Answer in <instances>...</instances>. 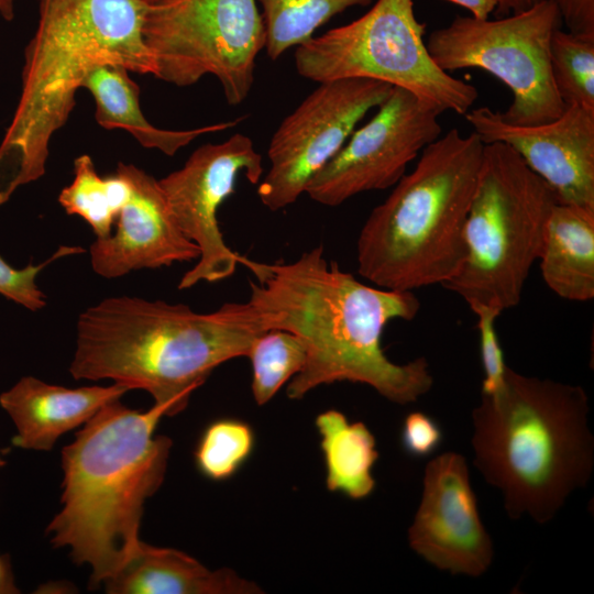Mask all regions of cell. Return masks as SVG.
I'll return each instance as SVG.
<instances>
[{
	"label": "cell",
	"mask_w": 594,
	"mask_h": 594,
	"mask_svg": "<svg viewBox=\"0 0 594 594\" xmlns=\"http://www.w3.org/2000/svg\"><path fill=\"white\" fill-rule=\"evenodd\" d=\"M442 440L438 424L421 411L410 413L402 429V444L413 457H426L433 452Z\"/></svg>",
	"instance_id": "29"
},
{
	"label": "cell",
	"mask_w": 594,
	"mask_h": 594,
	"mask_svg": "<svg viewBox=\"0 0 594 594\" xmlns=\"http://www.w3.org/2000/svg\"><path fill=\"white\" fill-rule=\"evenodd\" d=\"M327 470L326 485L352 499L372 494V469L378 459L376 441L361 421L350 422L341 411L326 410L316 418Z\"/></svg>",
	"instance_id": "21"
},
{
	"label": "cell",
	"mask_w": 594,
	"mask_h": 594,
	"mask_svg": "<svg viewBox=\"0 0 594 594\" xmlns=\"http://www.w3.org/2000/svg\"><path fill=\"white\" fill-rule=\"evenodd\" d=\"M484 143L451 129L428 144L415 168L365 220L359 274L377 287L413 292L443 285L461 270L465 223Z\"/></svg>",
	"instance_id": "6"
},
{
	"label": "cell",
	"mask_w": 594,
	"mask_h": 594,
	"mask_svg": "<svg viewBox=\"0 0 594 594\" xmlns=\"http://www.w3.org/2000/svg\"><path fill=\"white\" fill-rule=\"evenodd\" d=\"M141 1H143L145 4L150 6V4H155V3L160 2L161 0H141Z\"/></svg>",
	"instance_id": "35"
},
{
	"label": "cell",
	"mask_w": 594,
	"mask_h": 594,
	"mask_svg": "<svg viewBox=\"0 0 594 594\" xmlns=\"http://www.w3.org/2000/svg\"><path fill=\"white\" fill-rule=\"evenodd\" d=\"M16 0H0V19L12 21L15 12Z\"/></svg>",
	"instance_id": "34"
},
{
	"label": "cell",
	"mask_w": 594,
	"mask_h": 594,
	"mask_svg": "<svg viewBox=\"0 0 594 594\" xmlns=\"http://www.w3.org/2000/svg\"><path fill=\"white\" fill-rule=\"evenodd\" d=\"M254 432L238 419H219L204 430L195 450L198 471L212 481L234 475L251 455Z\"/></svg>",
	"instance_id": "26"
},
{
	"label": "cell",
	"mask_w": 594,
	"mask_h": 594,
	"mask_svg": "<svg viewBox=\"0 0 594 594\" xmlns=\"http://www.w3.org/2000/svg\"><path fill=\"white\" fill-rule=\"evenodd\" d=\"M542 0H497L498 4L495 10L497 16H505L514 13L522 12Z\"/></svg>",
	"instance_id": "32"
},
{
	"label": "cell",
	"mask_w": 594,
	"mask_h": 594,
	"mask_svg": "<svg viewBox=\"0 0 594 594\" xmlns=\"http://www.w3.org/2000/svg\"><path fill=\"white\" fill-rule=\"evenodd\" d=\"M6 464L4 460L2 459V455L0 454V468H2Z\"/></svg>",
	"instance_id": "36"
},
{
	"label": "cell",
	"mask_w": 594,
	"mask_h": 594,
	"mask_svg": "<svg viewBox=\"0 0 594 594\" xmlns=\"http://www.w3.org/2000/svg\"><path fill=\"white\" fill-rule=\"evenodd\" d=\"M588 397L582 386L507 367L494 394L472 411L474 465L498 488L512 519L554 518L594 468Z\"/></svg>",
	"instance_id": "5"
},
{
	"label": "cell",
	"mask_w": 594,
	"mask_h": 594,
	"mask_svg": "<svg viewBox=\"0 0 594 594\" xmlns=\"http://www.w3.org/2000/svg\"><path fill=\"white\" fill-rule=\"evenodd\" d=\"M19 593L8 556H0V594Z\"/></svg>",
	"instance_id": "33"
},
{
	"label": "cell",
	"mask_w": 594,
	"mask_h": 594,
	"mask_svg": "<svg viewBox=\"0 0 594 594\" xmlns=\"http://www.w3.org/2000/svg\"><path fill=\"white\" fill-rule=\"evenodd\" d=\"M263 173L262 155L252 140L235 133L221 143L201 145L182 168L158 180L179 229L200 251L198 262L180 278L179 289L222 280L235 272L240 255L224 242L218 210L234 193L240 174L258 184Z\"/></svg>",
	"instance_id": "13"
},
{
	"label": "cell",
	"mask_w": 594,
	"mask_h": 594,
	"mask_svg": "<svg viewBox=\"0 0 594 594\" xmlns=\"http://www.w3.org/2000/svg\"><path fill=\"white\" fill-rule=\"evenodd\" d=\"M568 31L594 35V0H551Z\"/></svg>",
	"instance_id": "30"
},
{
	"label": "cell",
	"mask_w": 594,
	"mask_h": 594,
	"mask_svg": "<svg viewBox=\"0 0 594 594\" xmlns=\"http://www.w3.org/2000/svg\"><path fill=\"white\" fill-rule=\"evenodd\" d=\"M146 8L141 0H38L20 98L0 142V206L44 175L51 139L96 67L117 64L155 76L143 35Z\"/></svg>",
	"instance_id": "4"
},
{
	"label": "cell",
	"mask_w": 594,
	"mask_h": 594,
	"mask_svg": "<svg viewBox=\"0 0 594 594\" xmlns=\"http://www.w3.org/2000/svg\"><path fill=\"white\" fill-rule=\"evenodd\" d=\"M471 310L477 318L480 333V352L484 372L482 394H494L502 388L508 367L495 329V321L503 311L493 306H479Z\"/></svg>",
	"instance_id": "28"
},
{
	"label": "cell",
	"mask_w": 594,
	"mask_h": 594,
	"mask_svg": "<svg viewBox=\"0 0 594 594\" xmlns=\"http://www.w3.org/2000/svg\"><path fill=\"white\" fill-rule=\"evenodd\" d=\"M376 109L308 183L305 193L314 201L336 207L355 195L393 187L441 135L442 111L408 90L393 87Z\"/></svg>",
	"instance_id": "12"
},
{
	"label": "cell",
	"mask_w": 594,
	"mask_h": 594,
	"mask_svg": "<svg viewBox=\"0 0 594 594\" xmlns=\"http://www.w3.org/2000/svg\"><path fill=\"white\" fill-rule=\"evenodd\" d=\"M246 356L252 366V395L255 403L263 406L302 370L307 348L296 334L271 329L253 341Z\"/></svg>",
	"instance_id": "24"
},
{
	"label": "cell",
	"mask_w": 594,
	"mask_h": 594,
	"mask_svg": "<svg viewBox=\"0 0 594 594\" xmlns=\"http://www.w3.org/2000/svg\"><path fill=\"white\" fill-rule=\"evenodd\" d=\"M561 19L551 0L496 20L457 15L433 30L427 50L442 70L477 68L505 84L513 94L499 112L507 123L536 125L559 118L566 106L560 99L550 69V41Z\"/></svg>",
	"instance_id": "9"
},
{
	"label": "cell",
	"mask_w": 594,
	"mask_h": 594,
	"mask_svg": "<svg viewBox=\"0 0 594 594\" xmlns=\"http://www.w3.org/2000/svg\"><path fill=\"white\" fill-rule=\"evenodd\" d=\"M250 279L248 302L267 331L282 329L307 348L302 370L287 386L290 399L336 382L362 383L406 405L428 393L433 378L425 358L392 362L381 339L393 319L411 320L420 309L413 292L372 287L328 262L320 244L292 262L263 263L240 255Z\"/></svg>",
	"instance_id": "1"
},
{
	"label": "cell",
	"mask_w": 594,
	"mask_h": 594,
	"mask_svg": "<svg viewBox=\"0 0 594 594\" xmlns=\"http://www.w3.org/2000/svg\"><path fill=\"white\" fill-rule=\"evenodd\" d=\"M129 391L117 383L68 388L24 376L0 395V406L15 426L14 447L50 451L62 435L85 425L103 405Z\"/></svg>",
	"instance_id": "17"
},
{
	"label": "cell",
	"mask_w": 594,
	"mask_h": 594,
	"mask_svg": "<svg viewBox=\"0 0 594 594\" xmlns=\"http://www.w3.org/2000/svg\"><path fill=\"white\" fill-rule=\"evenodd\" d=\"M262 8L265 50L277 59L290 47L309 41L317 29L349 8L366 7L372 0H256Z\"/></svg>",
	"instance_id": "23"
},
{
	"label": "cell",
	"mask_w": 594,
	"mask_h": 594,
	"mask_svg": "<svg viewBox=\"0 0 594 594\" xmlns=\"http://www.w3.org/2000/svg\"><path fill=\"white\" fill-rule=\"evenodd\" d=\"M143 35L155 77L186 87L212 75L232 106L248 98L266 41L256 0H161L147 4Z\"/></svg>",
	"instance_id": "10"
},
{
	"label": "cell",
	"mask_w": 594,
	"mask_h": 594,
	"mask_svg": "<svg viewBox=\"0 0 594 594\" xmlns=\"http://www.w3.org/2000/svg\"><path fill=\"white\" fill-rule=\"evenodd\" d=\"M458 4L472 14L476 20H487L490 14L497 8V0H447Z\"/></svg>",
	"instance_id": "31"
},
{
	"label": "cell",
	"mask_w": 594,
	"mask_h": 594,
	"mask_svg": "<svg viewBox=\"0 0 594 594\" xmlns=\"http://www.w3.org/2000/svg\"><path fill=\"white\" fill-rule=\"evenodd\" d=\"M408 540L425 561L452 574L475 578L491 566L493 542L481 520L463 455L444 452L426 465Z\"/></svg>",
	"instance_id": "14"
},
{
	"label": "cell",
	"mask_w": 594,
	"mask_h": 594,
	"mask_svg": "<svg viewBox=\"0 0 594 594\" xmlns=\"http://www.w3.org/2000/svg\"><path fill=\"white\" fill-rule=\"evenodd\" d=\"M117 172L130 185V196L117 220V229L90 245L94 271L106 278L142 268H158L199 257V248L179 229L160 182L120 162Z\"/></svg>",
	"instance_id": "16"
},
{
	"label": "cell",
	"mask_w": 594,
	"mask_h": 594,
	"mask_svg": "<svg viewBox=\"0 0 594 594\" xmlns=\"http://www.w3.org/2000/svg\"><path fill=\"white\" fill-rule=\"evenodd\" d=\"M541 275L559 297L594 298V209L558 202L551 210L540 256Z\"/></svg>",
	"instance_id": "20"
},
{
	"label": "cell",
	"mask_w": 594,
	"mask_h": 594,
	"mask_svg": "<svg viewBox=\"0 0 594 594\" xmlns=\"http://www.w3.org/2000/svg\"><path fill=\"white\" fill-rule=\"evenodd\" d=\"M85 252L79 246H61L47 261L23 268H14L0 256V295L25 307L40 310L46 305L45 295L36 285V276L52 262L73 254Z\"/></svg>",
	"instance_id": "27"
},
{
	"label": "cell",
	"mask_w": 594,
	"mask_h": 594,
	"mask_svg": "<svg viewBox=\"0 0 594 594\" xmlns=\"http://www.w3.org/2000/svg\"><path fill=\"white\" fill-rule=\"evenodd\" d=\"M122 65L96 67L85 79L96 103L97 123L107 130L122 129L131 133L146 148H155L168 156L188 145L199 135L235 127L242 118L191 130H166L151 124L140 107V88Z\"/></svg>",
	"instance_id": "19"
},
{
	"label": "cell",
	"mask_w": 594,
	"mask_h": 594,
	"mask_svg": "<svg viewBox=\"0 0 594 594\" xmlns=\"http://www.w3.org/2000/svg\"><path fill=\"white\" fill-rule=\"evenodd\" d=\"M169 406L131 409L103 405L62 451V509L47 526L51 543L68 548L91 570L89 587L103 584L139 550L145 501L161 487L172 440L155 436Z\"/></svg>",
	"instance_id": "3"
},
{
	"label": "cell",
	"mask_w": 594,
	"mask_h": 594,
	"mask_svg": "<svg viewBox=\"0 0 594 594\" xmlns=\"http://www.w3.org/2000/svg\"><path fill=\"white\" fill-rule=\"evenodd\" d=\"M464 116L484 144L510 146L560 204L594 209V112L568 106L559 118L536 125L507 123L486 106Z\"/></svg>",
	"instance_id": "15"
},
{
	"label": "cell",
	"mask_w": 594,
	"mask_h": 594,
	"mask_svg": "<svg viewBox=\"0 0 594 594\" xmlns=\"http://www.w3.org/2000/svg\"><path fill=\"white\" fill-rule=\"evenodd\" d=\"M392 89L389 84L365 78L319 82L280 122L271 139L270 169L257 188L261 202L272 211L294 204L358 123Z\"/></svg>",
	"instance_id": "11"
},
{
	"label": "cell",
	"mask_w": 594,
	"mask_h": 594,
	"mask_svg": "<svg viewBox=\"0 0 594 594\" xmlns=\"http://www.w3.org/2000/svg\"><path fill=\"white\" fill-rule=\"evenodd\" d=\"M550 69L556 90L568 106L594 112V35L557 29L550 41Z\"/></svg>",
	"instance_id": "25"
},
{
	"label": "cell",
	"mask_w": 594,
	"mask_h": 594,
	"mask_svg": "<svg viewBox=\"0 0 594 594\" xmlns=\"http://www.w3.org/2000/svg\"><path fill=\"white\" fill-rule=\"evenodd\" d=\"M109 594H256L262 590L230 569L209 570L172 548L141 542L136 553L105 583Z\"/></svg>",
	"instance_id": "18"
},
{
	"label": "cell",
	"mask_w": 594,
	"mask_h": 594,
	"mask_svg": "<svg viewBox=\"0 0 594 594\" xmlns=\"http://www.w3.org/2000/svg\"><path fill=\"white\" fill-rule=\"evenodd\" d=\"M129 196L130 185L122 174L102 177L91 157L82 154L74 161V179L62 189L58 202L67 215L84 219L97 239H102L112 233Z\"/></svg>",
	"instance_id": "22"
},
{
	"label": "cell",
	"mask_w": 594,
	"mask_h": 594,
	"mask_svg": "<svg viewBox=\"0 0 594 594\" xmlns=\"http://www.w3.org/2000/svg\"><path fill=\"white\" fill-rule=\"evenodd\" d=\"M558 202L552 188L510 146L484 144L465 223V258L442 287L471 309L517 306Z\"/></svg>",
	"instance_id": "7"
},
{
	"label": "cell",
	"mask_w": 594,
	"mask_h": 594,
	"mask_svg": "<svg viewBox=\"0 0 594 594\" xmlns=\"http://www.w3.org/2000/svg\"><path fill=\"white\" fill-rule=\"evenodd\" d=\"M414 0H377L359 19L296 47L298 74L316 82L365 78L408 90L442 112L465 114L477 89L439 68L425 41Z\"/></svg>",
	"instance_id": "8"
},
{
	"label": "cell",
	"mask_w": 594,
	"mask_h": 594,
	"mask_svg": "<svg viewBox=\"0 0 594 594\" xmlns=\"http://www.w3.org/2000/svg\"><path fill=\"white\" fill-rule=\"evenodd\" d=\"M69 372L75 380H111L146 391L169 416L220 364L246 356L266 330L251 305L226 302L200 314L187 305L119 296L80 314Z\"/></svg>",
	"instance_id": "2"
}]
</instances>
